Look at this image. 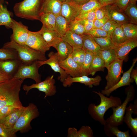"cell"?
Returning <instances> with one entry per match:
<instances>
[{"mask_svg": "<svg viewBox=\"0 0 137 137\" xmlns=\"http://www.w3.org/2000/svg\"><path fill=\"white\" fill-rule=\"evenodd\" d=\"M93 92L99 96L100 101V104L97 105L94 104H90L88 108V112L92 118L104 125L106 122L104 118L106 112L110 108L120 105L122 103V101L121 99L118 97L112 95L109 97H107L99 91L98 92L93 91Z\"/></svg>", "mask_w": 137, "mask_h": 137, "instance_id": "1", "label": "cell"}, {"mask_svg": "<svg viewBox=\"0 0 137 137\" xmlns=\"http://www.w3.org/2000/svg\"><path fill=\"white\" fill-rule=\"evenodd\" d=\"M43 0H23L15 4L13 8L16 16L31 20H39Z\"/></svg>", "mask_w": 137, "mask_h": 137, "instance_id": "2", "label": "cell"}, {"mask_svg": "<svg viewBox=\"0 0 137 137\" xmlns=\"http://www.w3.org/2000/svg\"><path fill=\"white\" fill-rule=\"evenodd\" d=\"M3 47L16 50L19 59L24 64H30L36 60L43 61L47 59L45 54L31 48L26 44H19L13 41L5 43Z\"/></svg>", "mask_w": 137, "mask_h": 137, "instance_id": "3", "label": "cell"}, {"mask_svg": "<svg viewBox=\"0 0 137 137\" xmlns=\"http://www.w3.org/2000/svg\"><path fill=\"white\" fill-rule=\"evenodd\" d=\"M40 115L36 106L32 103L29 104L24 109L13 127L11 130V133L14 137L15 133L20 131L24 132L31 129L30 122L33 119L38 117Z\"/></svg>", "mask_w": 137, "mask_h": 137, "instance_id": "4", "label": "cell"}, {"mask_svg": "<svg viewBox=\"0 0 137 137\" xmlns=\"http://www.w3.org/2000/svg\"><path fill=\"white\" fill-rule=\"evenodd\" d=\"M126 96L124 101L120 105L111 108L112 114L106 120V123L112 126H118L123 123V118L127 106L129 102L133 100L135 91L132 86H129L125 89Z\"/></svg>", "mask_w": 137, "mask_h": 137, "instance_id": "5", "label": "cell"}, {"mask_svg": "<svg viewBox=\"0 0 137 137\" xmlns=\"http://www.w3.org/2000/svg\"><path fill=\"white\" fill-rule=\"evenodd\" d=\"M37 61L30 64H21L12 78L24 80L28 78L33 79L36 83L41 82V75L39 73L40 67Z\"/></svg>", "mask_w": 137, "mask_h": 137, "instance_id": "6", "label": "cell"}, {"mask_svg": "<svg viewBox=\"0 0 137 137\" xmlns=\"http://www.w3.org/2000/svg\"><path fill=\"white\" fill-rule=\"evenodd\" d=\"M123 60L116 58L106 68L108 74L105 77L106 85L104 90H108L116 84L119 81L123 73L122 65Z\"/></svg>", "mask_w": 137, "mask_h": 137, "instance_id": "7", "label": "cell"}, {"mask_svg": "<svg viewBox=\"0 0 137 137\" xmlns=\"http://www.w3.org/2000/svg\"><path fill=\"white\" fill-rule=\"evenodd\" d=\"M55 80L54 78V75L48 77L43 81L30 85H24L23 89L26 91L27 95L29 91L33 88H36L39 91L44 92L45 94L44 98L47 96H52L55 95L57 90L55 85Z\"/></svg>", "mask_w": 137, "mask_h": 137, "instance_id": "8", "label": "cell"}, {"mask_svg": "<svg viewBox=\"0 0 137 137\" xmlns=\"http://www.w3.org/2000/svg\"><path fill=\"white\" fill-rule=\"evenodd\" d=\"M13 33L10 37L11 41L20 44H25L29 31L28 27L21 22H18L12 19L11 26Z\"/></svg>", "mask_w": 137, "mask_h": 137, "instance_id": "9", "label": "cell"}, {"mask_svg": "<svg viewBox=\"0 0 137 137\" xmlns=\"http://www.w3.org/2000/svg\"><path fill=\"white\" fill-rule=\"evenodd\" d=\"M25 44L31 48L45 54L50 47L45 41L39 31H30Z\"/></svg>", "mask_w": 137, "mask_h": 137, "instance_id": "10", "label": "cell"}, {"mask_svg": "<svg viewBox=\"0 0 137 137\" xmlns=\"http://www.w3.org/2000/svg\"><path fill=\"white\" fill-rule=\"evenodd\" d=\"M101 80V77L99 75L94 78H90L85 75L72 77L68 75L62 82V84L64 87H66L70 86L74 82H79L92 88L93 85H99Z\"/></svg>", "mask_w": 137, "mask_h": 137, "instance_id": "11", "label": "cell"}, {"mask_svg": "<svg viewBox=\"0 0 137 137\" xmlns=\"http://www.w3.org/2000/svg\"><path fill=\"white\" fill-rule=\"evenodd\" d=\"M48 56L49 58L45 60L37 61L39 66L40 67L41 66L45 64L49 65L55 72L60 73V76L58 79L62 83L68 75L59 65L57 53L52 51L48 54Z\"/></svg>", "mask_w": 137, "mask_h": 137, "instance_id": "12", "label": "cell"}, {"mask_svg": "<svg viewBox=\"0 0 137 137\" xmlns=\"http://www.w3.org/2000/svg\"><path fill=\"white\" fill-rule=\"evenodd\" d=\"M108 12L109 20L114 21L118 25L130 23L124 11L115 4L105 6Z\"/></svg>", "mask_w": 137, "mask_h": 137, "instance_id": "13", "label": "cell"}, {"mask_svg": "<svg viewBox=\"0 0 137 137\" xmlns=\"http://www.w3.org/2000/svg\"><path fill=\"white\" fill-rule=\"evenodd\" d=\"M59 64L68 75L72 77L82 76L81 68L73 60L71 54L64 60L59 61Z\"/></svg>", "mask_w": 137, "mask_h": 137, "instance_id": "14", "label": "cell"}, {"mask_svg": "<svg viewBox=\"0 0 137 137\" xmlns=\"http://www.w3.org/2000/svg\"><path fill=\"white\" fill-rule=\"evenodd\" d=\"M137 46V39H128L122 43L114 45L113 48L117 58L124 60L128 53Z\"/></svg>", "mask_w": 137, "mask_h": 137, "instance_id": "15", "label": "cell"}, {"mask_svg": "<svg viewBox=\"0 0 137 137\" xmlns=\"http://www.w3.org/2000/svg\"><path fill=\"white\" fill-rule=\"evenodd\" d=\"M137 60V58L133 59L132 65L128 70L123 73L122 76L116 84L108 90H102L101 93L109 96L113 92L118 88L125 86L130 85L131 83L134 81V79L130 77L131 73Z\"/></svg>", "mask_w": 137, "mask_h": 137, "instance_id": "16", "label": "cell"}, {"mask_svg": "<svg viewBox=\"0 0 137 137\" xmlns=\"http://www.w3.org/2000/svg\"><path fill=\"white\" fill-rule=\"evenodd\" d=\"M22 63L19 59L0 60V73L12 78L20 65Z\"/></svg>", "mask_w": 137, "mask_h": 137, "instance_id": "17", "label": "cell"}, {"mask_svg": "<svg viewBox=\"0 0 137 137\" xmlns=\"http://www.w3.org/2000/svg\"><path fill=\"white\" fill-rule=\"evenodd\" d=\"M80 14L79 6L66 1L62 2L60 14L71 22Z\"/></svg>", "mask_w": 137, "mask_h": 137, "instance_id": "18", "label": "cell"}, {"mask_svg": "<svg viewBox=\"0 0 137 137\" xmlns=\"http://www.w3.org/2000/svg\"><path fill=\"white\" fill-rule=\"evenodd\" d=\"M62 3L59 0H43L40 14L43 13L56 15L60 14Z\"/></svg>", "mask_w": 137, "mask_h": 137, "instance_id": "19", "label": "cell"}, {"mask_svg": "<svg viewBox=\"0 0 137 137\" xmlns=\"http://www.w3.org/2000/svg\"><path fill=\"white\" fill-rule=\"evenodd\" d=\"M39 31L45 41L50 47H54L62 40L60 36L55 30L48 29L42 26Z\"/></svg>", "mask_w": 137, "mask_h": 137, "instance_id": "20", "label": "cell"}, {"mask_svg": "<svg viewBox=\"0 0 137 137\" xmlns=\"http://www.w3.org/2000/svg\"><path fill=\"white\" fill-rule=\"evenodd\" d=\"M133 104L130 103L127 107L123 118V122L131 130V134L134 137L137 136V117L133 118Z\"/></svg>", "mask_w": 137, "mask_h": 137, "instance_id": "21", "label": "cell"}, {"mask_svg": "<svg viewBox=\"0 0 137 137\" xmlns=\"http://www.w3.org/2000/svg\"><path fill=\"white\" fill-rule=\"evenodd\" d=\"M62 39L68 43L73 49L82 48L83 40L81 35L68 30Z\"/></svg>", "mask_w": 137, "mask_h": 137, "instance_id": "22", "label": "cell"}, {"mask_svg": "<svg viewBox=\"0 0 137 137\" xmlns=\"http://www.w3.org/2000/svg\"><path fill=\"white\" fill-rule=\"evenodd\" d=\"M57 50L59 61H63L72 53L73 49L67 42L62 40L54 47Z\"/></svg>", "mask_w": 137, "mask_h": 137, "instance_id": "23", "label": "cell"}, {"mask_svg": "<svg viewBox=\"0 0 137 137\" xmlns=\"http://www.w3.org/2000/svg\"><path fill=\"white\" fill-rule=\"evenodd\" d=\"M4 3L5 0H0V26L4 25L7 29L11 28V12L8 10Z\"/></svg>", "mask_w": 137, "mask_h": 137, "instance_id": "24", "label": "cell"}, {"mask_svg": "<svg viewBox=\"0 0 137 137\" xmlns=\"http://www.w3.org/2000/svg\"><path fill=\"white\" fill-rule=\"evenodd\" d=\"M81 36L83 40L82 49L85 51L88 50L95 54H97L101 49L93 37L89 35L83 34Z\"/></svg>", "mask_w": 137, "mask_h": 137, "instance_id": "25", "label": "cell"}, {"mask_svg": "<svg viewBox=\"0 0 137 137\" xmlns=\"http://www.w3.org/2000/svg\"><path fill=\"white\" fill-rule=\"evenodd\" d=\"M70 22L61 14L56 16L55 30L61 38L69 30Z\"/></svg>", "mask_w": 137, "mask_h": 137, "instance_id": "26", "label": "cell"}, {"mask_svg": "<svg viewBox=\"0 0 137 137\" xmlns=\"http://www.w3.org/2000/svg\"><path fill=\"white\" fill-rule=\"evenodd\" d=\"M24 107L23 106L21 108L16 109L5 117L1 122L10 130V132L11 129L15 124L22 112Z\"/></svg>", "mask_w": 137, "mask_h": 137, "instance_id": "27", "label": "cell"}, {"mask_svg": "<svg viewBox=\"0 0 137 137\" xmlns=\"http://www.w3.org/2000/svg\"><path fill=\"white\" fill-rule=\"evenodd\" d=\"M104 130L106 134L108 136L112 137H130L129 130L125 131H120L118 127L111 125L106 123L104 125Z\"/></svg>", "mask_w": 137, "mask_h": 137, "instance_id": "28", "label": "cell"}, {"mask_svg": "<svg viewBox=\"0 0 137 137\" xmlns=\"http://www.w3.org/2000/svg\"><path fill=\"white\" fill-rule=\"evenodd\" d=\"M56 16L52 13H42L40 14L39 20L42 23V26L47 29L55 30Z\"/></svg>", "mask_w": 137, "mask_h": 137, "instance_id": "29", "label": "cell"}, {"mask_svg": "<svg viewBox=\"0 0 137 137\" xmlns=\"http://www.w3.org/2000/svg\"><path fill=\"white\" fill-rule=\"evenodd\" d=\"M105 67L102 58L98 54H94L90 67V75L93 76L97 72L103 71Z\"/></svg>", "mask_w": 137, "mask_h": 137, "instance_id": "30", "label": "cell"}, {"mask_svg": "<svg viewBox=\"0 0 137 137\" xmlns=\"http://www.w3.org/2000/svg\"><path fill=\"white\" fill-rule=\"evenodd\" d=\"M97 54L103 59L105 67L107 68L109 65L117 58L115 51L113 48L105 50H100Z\"/></svg>", "mask_w": 137, "mask_h": 137, "instance_id": "31", "label": "cell"}, {"mask_svg": "<svg viewBox=\"0 0 137 137\" xmlns=\"http://www.w3.org/2000/svg\"><path fill=\"white\" fill-rule=\"evenodd\" d=\"M111 37L114 45L122 43L128 40L123 31L121 25H118L115 28Z\"/></svg>", "mask_w": 137, "mask_h": 137, "instance_id": "32", "label": "cell"}, {"mask_svg": "<svg viewBox=\"0 0 137 137\" xmlns=\"http://www.w3.org/2000/svg\"><path fill=\"white\" fill-rule=\"evenodd\" d=\"M123 11L128 18L130 23L136 25L137 7L136 4L128 3Z\"/></svg>", "mask_w": 137, "mask_h": 137, "instance_id": "33", "label": "cell"}, {"mask_svg": "<svg viewBox=\"0 0 137 137\" xmlns=\"http://www.w3.org/2000/svg\"><path fill=\"white\" fill-rule=\"evenodd\" d=\"M123 31L128 39H137L136 25L129 23L121 25Z\"/></svg>", "mask_w": 137, "mask_h": 137, "instance_id": "34", "label": "cell"}, {"mask_svg": "<svg viewBox=\"0 0 137 137\" xmlns=\"http://www.w3.org/2000/svg\"><path fill=\"white\" fill-rule=\"evenodd\" d=\"M93 37L100 47L101 50H105L113 48L114 44L112 41L111 36Z\"/></svg>", "mask_w": 137, "mask_h": 137, "instance_id": "35", "label": "cell"}, {"mask_svg": "<svg viewBox=\"0 0 137 137\" xmlns=\"http://www.w3.org/2000/svg\"><path fill=\"white\" fill-rule=\"evenodd\" d=\"M19 59L18 54L15 49L3 47L0 48V60Z\"/></svg>", "mask_w": 137, "mask_h": 137, "instance_id": "36", "label": "cell"}, {"mask_svg": "<svg viewBox=\"0 0 137 137\" xmlns=\"http://www.w3.org/2000/svg\"><path fill=\"white\" fill-rule=\"evenodd\" d=\"M101 7L97 0H89L83 4L79 6L80 14L95 10Z\"/></svg>", "mask_w": 137, "mask_h": 137, "instance_id": "37", "label": "cell"}, {"mask_svg": "<svg viewBox=\"0 0 137 137\" xmlns=\"http://www.w3.org/2000/svg\"><path fill=\"white\" fill-rule=\"evenodd\" d=\"M85 51V59L81 67L82 76L90 75V67L94 54L88 50Z\"/></svg>", "mask_w": 137, "mask_h": 137, "instance_id": "38", "label": "cell"}, {"mask_svg": "<svg viewBox=\"0 0 137 137\" xmlns=\"http://www.w3.org/2000/svg\"><path fill=\"white\" fill-rule=\"evenodd\" d=\"M85 55V51L82 48L73 49L71 54L73 60L81 68L83 63Z\"/></svg>", "mask_w": 137, "mask_h": 137, "instance_id": "39", "label": "cell"}, {"mask_svg": "<svg viewBox=\"0 0 137 137\" xmlns=\"http://www.w3.org/2000/svg\"><path fill=\"white\" fill-rule=\"evenodd\" d=\"M69 30L80 35L84 34L85 32L83 25L80 20L75 19L70 22Z\"/></svg>", "mask_w": 137, "mask_h": 137, "instance_id": "40", "label": "cell"}, {"mask_svg": "<svg viewBox=\"0 0 137 137\" xmlns=\"http://www.w3.org/2000/svg\"><path fill=\"white\" fill-rule=\"evenodd\" d=\"M78 137H93V130L88 126H82L78 131Z\"/></svg>", "mask_w": 137, "mask_h": 137, "instance_id": "41", "label": "cell"}, {"mask_svg": "<svg viewBox=\"0 0 137 137\" xmlns=\"http://www.w3.org/2000/svg\"><path fill=\"white\" fill-rule=\"evenodd\" d=\"M119 25L115 22L109 20L101 28L111 36L114 29Z\"/></svg>", "mask_w": 137, "mask_h": 137, "instance_id": "42", "label": "cell"}, {"mask_svg": "<svg viewBox=\"0 0 137 137\" xmlns=\"http://www.w3.org/2000/svg\"><path fill=\"white\" fill-rule=\"evenodd\" d=\"M96 19L95 10L80 14L75 19L77 20H88L94 21Z\"/></svg>", "mask_w": 137, "mask_h": 137, "instance_id": "43", "label": "cell"}, {"mask_svg": "<svg viewBox=\"0 0 137 137\" xmlns=\"http://www.w3.org/2000/svg\"><path fill=\"white\" fill-rule=\"evenodd\" d=\"M21 108L11 105L6 106L3 107L0 111V116L1 119V122L5 117L9 115L15 110L17 108Z\"/></svg>", "mask_w": 137, "mask_h": 137, "instance_id": "44", "label": "cell"}, {"mask_svg": "<svg viewBox=\"0 0 137 137\" xmlns=\"http://www.w3.org/2000/svg\"><path fill=\"white\" fill-rule=\"evenodd\" d=\"M93 37H100L110 36L105 31L101 28H93L87 34Z\"/></svg>", "mask_w": 137, "mask_h": 137, "instance_id": "45", "label": "cell"}, {"mask_svg": "<svg viewBox=\"0 0 137 137\" xmlns=\"http://www.w3.org/2000/svg\"><path fill=\"white\" fill-rule=\"evenodd\" d=\"M0 135L2 137H14L10 130L3 123L0 122Z\"/></svg>", "mask_w": 137, "mask_h": 137, "instance_id": "46", "label": "cell"}, {"mask_svg": "<svg viewBox=\"0 0 137 137\" xmlns=\"http://www.w3.org/2000/svg\"><path fill=\"white\" fill-rule=\"evenodd\" d=\"M96 18L97 19H102L108 15V12L105 6H102L95 10Z\"/></svg>", "mask_w": 137, "mask_h": 137, "instance_id": "47", "label": "cell"}, {"mask_svg": "<svg viewBox=\"0 0 137 137\" xmlns=\"http://www.w3.org/2000/svg\"><path fill=\"white\" fill-rule=\"evenodd\" d=\"M80 21L84 27L85 32L84 34H87L94 28V21L88 20Z\"/></svg>", "mask_w": 137, "mask_h": 137, "instance_id": "48", "label": "cell"}, {"mask_svg": "<svg viewBox=\"0 0 137 137\" xmlns=\"http://www.w3.org/2000/svg\"><path fill=\"white\" fill-rule=\"evenodd\" d=\"M108 20L109 19L107 15L100 19H96L94 21V28H101Z\"/></svg>", "mask_w": 137, "mask_h": 137, "instance_id": "49", "label": "cell"}, {"mask_svg": "<svg viewBox=\"0 0 137 137\" xmlns=\"http://www.w3.org/2000/svg\"><path fill=\"white\" fill-rule=\"evenodd\" d=\"M130 0H116L115 4L121 9L124 11L128 4Z\"/></svg>", "mask_w": 137, "mask_h": 137, "instance_id": "50", "label": "cell"}, {"mask_svg": "<svg viewBox=\"0 0 137 137\" xmlns=\"http://www.w3.org/2000/svg\"><path fill=\"white\" fill-rule=\"evenodd\" d=\"M78 131L74 127H70L67 131V137H78Z\"/></svg>", "mask_w": 137, "mask_h": 137, "instance_id": "51", "label": "cell"}, {"mask_svg": "<svg viewBox=\"0 0 137 137\" xmlns=\"http://www.w3.org/2000/svg\"><path fill=\"white\" fill-rule=\"evenodd\" d=\"M101 7L105 6L115 4L116 0H97Z\"/></svg>", "mask_w": 137, "mask_h": 137, "instance_id": "52", "label": "cell"}, {"mask_svg": "<svg viewBox=\"0 0 137 137\" xmlns=\"http://www.w3.org/2000/svg\"><path fill=\"white\" fill-rule=\"evenodd\" d=\"M89 0H66V1L80 6L86 3Z\"/></svg>", "mask_w": 137, "mask_h": 137, "instance_id": "53", "label": "cell"}, {"mask_svg": "<svg viewBox=\"0 0 137 137\" xmlns=\"http://www.w3.org/2000/svg\"><path fill=\"white\" fill-rule=\"evenodd\" d=\"M130 77L133 78L135 81L136 85H137V69H132L130 74Z\"/></svg>", "mask_w": 137, "mask_h": 137, "instance_id": "54", "label": "cell"}, {"mask_svg": "<svg viewBox=\"0 0 137 137\" xmlns=\"http://www.w3.org/2000/svg\"><path fill=\"white\" fill-rule=\"evenodd\" d=\"M11 78L8 76L0 73V83L6 81Z\"/></svg>", "mask_w": 137, "mask_h": 137, "instance_id": "55", "label": "cell"}, {"mask_svg": "<svg viewBox=\"0 0 137 137\" xmlns=\"http://www.w3.org/2000/svg\"><path fill=\"white\" fill-rule=\"evenodd\" d=\"M137 100L135 99L134 102V104H133V113L135 115L137 114Z\"/></svg>", "mask_w": 137, "mask_h": 137, "instance_id": "56", "label": "cell"}, {"mask_svg": "<svg viewBox=\"0 0 137 137\" xmlns=\"http://www.w3.org/2000/svg\"><path fill=\"white\" fill-rule=\"evenodd\" d=\"M137 0H130L129 3L132 4H136Z\"/></svg>", "mask_w": 137, "mask_h": 137, "instance_id": "57", "label": "cell"}, {"mask_svg": "<svg viewBox=\"0 0 137 137\" xmlns=\"http://www.w3.org/2000/svg\"><path fill=\"white\" fill-rule=\"evenodd\" d=\"M61 2H65L66 0H59Z\"/></svg>", "mask_w": 137, "mask_h": 137, "instance_id": "58", "label": "cell"}, {"mask_svg": "<svg viewBox=\"0 0 137 137\" xmlns=\"http://www.w3.org/2000/svg\"><path fill=\"white\" fill-rule=\"evenodd\" d=\"M1 122V119L0 118V122Z\"/></svg>", "mask_w": 137, "mask_h": 137, "instance_id": "59", "label": "cell"}, {"mask_svg": "<svg viewBox=\"0 0 137 137\" xmlns=\"http://www.w3.org/2000/svg\"><path fill=\"white\" fill-rule=\"evenodd\" d=\"M0 137H2V136L0 135Z\"/></svg>", "mask_w": 137, "mask_h": 137, "instance_id": "60", "label": "cell"}]
</instances>
